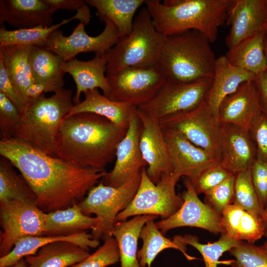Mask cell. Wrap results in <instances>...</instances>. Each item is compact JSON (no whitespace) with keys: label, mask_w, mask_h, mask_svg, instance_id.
<instances>
[{"label":"cell","mask_w":267,"mask_h":267,"mask_svg":"<svg viewBox=\"0 0 267 267\" xmlns=\"http://www.w3.org/2000/svg\"><path fill=\"white\" fill-rule=\"evenodd\" d=\"M220 164L233 174L249 170L257 160L254 142L248 130L219 123Z\"/></svg>","instance_id":"cell-18"},{"label":"cell","mask_w":267,"mask_h":267,"mask_svg":"<svg viewBox=\"0 0 267 267\" xmlns=\"http://www.w3.org/2000/svg\"><path fill=\"white\" fill-rule=\"evenodd\" d=\"M162 128L173 167L172 177L177 181L181 177L189 180L219 161L206 150L194 145L178 131Z\"/></svg>","instance_id":"cell-16"},{"label":"cell","mask_w":267,"mask_h":267,"mask_svg":"<svg viewBox=\"0 0 267 267\" xmlns=\"http://www.w3.org/2000/svg\"><path fill=\"white\" fill-rule=\"evenodd\" d=\"M158 216L148 215L133 217L129 220L117 222L112 236L116 240L120 254V267H141L137 258L138 240L142 227L149 221Z\"/></svg>","instance_id":"cell-31"},{"label":"cell","mask_w":267,"mask_h":267,"mask_svg":"<svg viewBox=\"0 0 267 267\" xmlns=\"http://www.w3.org/2000/svg\"><path fill=\"white\" fill-rule=\"evenodd\" d=\"M266 9H267V20L265 25V32L266 34V38L267 41V0H266Z\"/></svg>","instance_id":"cell-52"},{"label":"cell","mask_w":267,"mask_h":267,"mask_svg":"<svg viewBox=\"0 0 267 267\" xmlns=\"http://www.w3.org/2000/svg\"><path fill=\"white\" fill-rule=\"evenodd\" d=\"M257 76L232 65L226 56L216 58L213 82L206 101L217 121L218 108L222 100L235 91L243 83L255 81Z\"/></svg>","instance_id":"cell-23"},{"label":"cell","mask_w":267,"mask_h":267,"mask_svg":"<svg viewBox=\"0 0 267 267\" xmlns=\"http://www.w3.org/2000/svg\"><path fill=\"white\" fill-rule=\"evenodd\" d=\"M55 10L59 9L78 11L87 4L84 0H44Z\"/></svg>","instance_id":"cell-48"},{"label":"cell","mask_w":267,"mask_h":267,"mask_svg":"<svg viewBox=\"0 0 267 267\" xmlns=\"http://www.w3.org/2000/svg\"><path fill=\"white\" fill-rule=\"evenodd\" d=\"M233 0H146L144 4L157 31L167 37L194 30L211 43L227 17Z\"/></svg>","instance_id":"cell-3"},{"label":"cell","mask_w":267,"mask_h":267,"mask_svg":"<svg viewBox=\"0 0 267 267\" xmlns=\"http://www.w3.org/2000/svg\"><path fill=\"white\" fill-rule=\"evenodd\" d=\"M119 261L118 243L112 236L105 238L103 244L94 253L70 267H107Z\"/></svg>","instance_id":"cell-40"},{"label":"cell","mask_w":267,"mask_h":267,"mask_svg":"<svg viewBox=\"0 0 267 267\" xmlns=\"http://www.w3.org/2000/svg\"><path fill=\"white\" fill-rule=\"evenodd\" d=\"M165 37L157 31L147 9L142 7L134 21L131 32L120 38L108 51L106 74L158 64Z\"/></svg>","instance_id":"cell-6"},{"label":"cell","mask_w":267,"mask_h":267,"mask_svg":"<svg viewBox=\"0 0 267 267\" xmlns=\"http://www.w3.org/2000/svg\"><path fill=\"white\" fill-rule=\"evenodd\" d=\"M222 233L238 241L254 244L265 236V228L262 219L232 204L221 214Z\"/></svg>","instance_id":"cell-24"},{"label":"cell","mask_w":267,"mask_h":267,"mask_svg":"<svg viewBox=\"0 0 267 267\" xmlns=\"http://www.w3.org/2000/svg\"><path fill=\"white\" fill-rule=\"evenodd\" d=\"M83 94L84 99L74 104L67 116L82 112L92 113L107 119L117 126L128 128L131 117L136 107L112 100L101 94L98 89L88 90Z\"/></svg>","instance_id":"cell-25"},{"label":"cell","mask_w":267,"mask_h":267,"mask_svg":"<svg viewBox=\"0 0 267 267\" xmlns=\"http://www.w3.org/2000/svg\"><path fill=\"white\" fill-rule=\"evenodd\" d=\"M144 0H87L86 3L96 9L99 19L112 23L117 28L119 37L129 34L133 27V18Z\"/></svg>","instance_id":"cell-32"},{"label":"cell","mask_w":267,"mask_h":267,"mask_svg":"<svg viewBox=\"0 0 267 267\" xmlns=\"http://www.w3.org/2000/svg\"><path fill=\"white\" fill-rule=\"evenodd\" d=\"M185 245H189L198 250L203 257L205 267H218L219 259L226 251L238 246L241 241L231 238L224 234L213 243H201L198 238L193 235H176L174 239Z\"/></svg>","instance_id":"cell-37"},{"label":"cell","mask_w":267,"mask_h":267,"mask_svg":"<svg viewBox=\"0 0 267 267\" xmlns=\"http://www.w3.org/2000/svg\"><path fill=\"white\" fill-rule=\"evenodd\" d=\"M78 204L46 213L44 235L68 236L94 228L99 219L84 214Z\"/></svg>","instance_id":"cell-30"},{"label":"cell","mask_w":267,"mask_h":267,"mask_svg":"<svg viewBox=\"0 0 267 267\" xmlns=\"http://www.w3.org/2000/svg\"><path fill=\"white\" fill-rule=\"evenodd\" d=\"M231 174H233L225 169L219 162L206 168L195 179L190 181L198 195L205 194Z\"/></svg>","instance_id":"cell-42"},{"label":"cell","mask_w":267,"mask_h":267,"mask_svg":"<svg viewBox=\"0 0 267 267\" xmlns=\"http://www.w3.org/2000/svg\"><path fill=\"white\" fill-rule=\"evenodd\" d=\"M90 18L89 8L87 4L78 10L74 16L49 27L39 26L30 29L8 30L1 26L0 29V47L14 45L42 47L50 35L62 25L75 19H79L80 22L87 25L90 22Z\"/></svg>","instance_id":"cell-29"},{"label":"cell","mask_w":267,"mask_h":267,"mask_svg":"<svg viewBox=\"0 0 267 267\" xmlns=\"http://www.w3.org/2000/svg\"><path fill=\"white\" fill-rule=\"evenodd\" d=\"M163 128L176 130L220 161L219 124L206 100L197 108L160 122Z\"/></svg>","instance_id":"cell-13"},{"label":"cell","mask_w":267,"mask_h":267,"mask_svg":"<svg viewBox=\"0 0 267 267\" xmlns=\"http://www.w3.org/2000/svg\"><path fill=\"white\" fill-rule=\"evenodd\" d=\"M248 131L255 145L257 159L267 164V115L262 112L259 114Z\"/></svg>","instance_id":"cell-44"},{"label":"cell","mask_w":267,"mask_h":267,"mask_svg":"<svg viewBox=\"0 0 267 267\" xmlns=\"http://www.w3.org/2000/svg\"><path fill=\"white\" fill-rule=\"evenodd\" d=\"M65 81L48 82L41 83H33L27 89L26 95L29 101L38 98L48 92L55 93L62 89Z\"/></svg>","instance_id":"cell-47"},{"label":"cell","mask_w":267,"mask_h":267,"mask_svg":"<svg viewBox=\"0 0 267 267\" xmlns=\"http://www.w3.org/2000/svg\"><path fill=\"white\" fill-rule=\"evenodd\" d=\"M32 46L14 45L0 47V55L25 108L29 104L26 91L33 83L30 63Z\"/></svg>","instance_id":"cell-26"},{"label":"cell","mask_w":267,"mask_h":267,"mask_svg":"<svg viewBox=\"0 0 267 267\" xmlns=\"http://www.w3.org/2000/svg\"><path fill=\"white\" fill-rule=\"evenodd\" d=\"M262 220L265 228V236L267 237V207L265 209L264 213Z\"/></svg>","instance_id":"cell-51"},{"label":"cell","mask_w":267,"mask_h":267,"mask_svg":"<svg viewBox=\"0 0 267 267\" xmlns=\"http://www.w3.org/2000/svg\"><path fill=\"white\" fill-rule=\"evenodd\" d=\"M108 62L107 53L95 54L88 61L74 58L63 61V71L72 76L76 84V91L73 98L74 104L81 102L82 93L95 89H100L103 95L109 96L111 89L105 73Z\"/></svg>","instance_id":"cell-21"},{"label":"cell","mask_w":267,"mask_h":267,"mask_svg":"<svg viewBox=\"0 0 267 267\" xmlns=\"http://www.w3.org/2000/svg\"><path fill=\"white\" fill-rule=\"evenodd\" d=\"M46 213L35 203L0 202V257L7 255L16 242L27 236L44 235Z\"/></svg>","instance_id":"cell-11"},{"label":"cell","mask_w":267,"mask_h":267,"mask_svg":"<svg viewBox=\"0 0 267 267\" xmlns=\"http://www.w3.org/2000/svg\"><path fill=\"white\" fill-rule=\"evenodd\" d=\"M233 204L262 219L264 210L261 206L253 183L251 169L236 174Z\"/></svg>","instance_id":"cell-38"},{"label":"cell","mask_w":267,"mask_h":267,"mask_svg":"<svg viewBox=\"0 0 267 267\" xmlns=\"http://www.w3.org/2000/svg\"><path fill=\"white\" fill-rule=\"evenodd\" d=\"M0 92L9 99L22 113L25 107L9 78L3 59L0 55Z\"/></svg>","instance_id":"cell-46"},{"label":"cell","mask_w":267,"mask_h":267,"mask_svg":"<svg viewBox=\"0 0 267 267\" xmlns=\"http://www.w3.org/2000/svg\"><path fill=\"white\" fill-rule=\"evenodd\" d=\"M255 81L259 91L262 112L267 115V71L258 75Z\"/></svg>","instance_id":"cell-49"},{"label":"cell","mask_w":267,"mask_h":267,"mask_svg":"<svg viewBox=\"0 0 267 267\" xmlns=\"http://www.w3.org/2000/svg\"><path fill=\"white\" fill-rule=\"evenodd\" d=\"M141 171L118 187L105 185L99 182L78 204L87 216L94 214L99 221L91 230L93 239L99 241L112 236L118 214L131 203L138 189Z\"/></svg>","instance_id":"cell-7"},{"label":"cell","mask_w":267,"mask_h":267,"mask_svg":"<svg viewBox=\"0 0 267 267\" xmlns=\"http://www.w3.org/2000/svg\"><path fill=\"white\" fill-rule=\"evenodd\" d=\"M212 82L213 78L188 83L167 81L153 99L137 109L161 122L199 107L206 100Z\"/></svg>","instance_id":"cell-10"},{"label":"cell","mask_w":267,"mask_h":267,"mask_svg":"<svg viewBox=\"0 0 267 267\" xmlns=\"http://www.w3.org/2000/svg\"><path fill=\"white\" fill-rule=\"evenodd\" d=\"M7 267H28L27 264L26 263L24 258H22L14 263L13 264L10 265Z\"/></svg>","instance_id":"cell-50"},{"label":"cell","mask_w":267,"mask_h":267,"mask_svg":"<svg viewBox=\"0 0 267 267\" xmlns=\"http://www.w3.org/2000/svg\"><path fill=\"white\" fill-rule=\"evenodd\" d=\"M110 99L137 108L151 101L167 82L159 64L131 67L106 74Z\"/></svg>","instance_id":"cell-8"},{"label":"cell","mask_w":267,"mask_h":267,"mask_svg":"<svg viewBox=\"0 0 267 267\" xmlns=\"http://www.w3.org/2000/svg\"><path fill=\"white\" fill-rule=\"evenodd\" d=\"M73 96L72 89L63 88L50 97L44 94L31 100L21 113L12 137L55 157L60 126L74 105Z\"/></svg>","instance_id":"cell-5"},{"label":"cell","mask_w":267,"mask_h":267,"mask_svg":"<svg viewBox=\"0 0 267 267\" xmlns=\"http://www.w3.org/2000/svg\"><path fill=\"white\" fill-rule=\"evenodd\" d=\"M261 112L255 81H247L222 100L218 111V122L248 130L254 119Z\"/></svg>","instance_id":"cell-20"},{"label":"cell","mask_w":267,"mask_h":267,"mask_svg":"<svg viewBox=\"0 0 267 267\" xmlns=\"http://www.w3.org/2000/svg\"><path fill=\"white\" fill-rule=\"evenodd\" d=\"M21 112L6 96L0 92V133L1 138L12 137Z\"/></svg>","instance_id":"cell-43"},{"label":"cell","mask_w":267,"mask_h":267,"mask_svg":"<svg viewBox=\"0 0 267 267\" xmlns=\"http://www.w3.org/2000/svg\"><path fill=\"white\" fill-rule=\"evenodd\" d=\"M141 129L137 108L131 117L125 135L117 145L114 166L101 179L102 184L120 186L146 168L139 146Z\"/></svg>","instance_id":"cell-15"},{"label":"cell","mask_w":267,"mask_h":267,"mask_svg":"<svg viewBox=\"0 0 267 267\" xmlns=\"http://www.w3.org/2000/svg\"><path fill=\"white\" fill-rule=\"evenodd\" d=\"M253 183L261 207H267V164L256 160L251 168Z\"/></svg>","instance_id":"cell-45"},{"label":"cell","mask_w":267,"mask_h":267,"mask_svg":"<svg viewBox=\"0 0 267 267\" xmlns=\"http://www.w3.org/2000/svg\"><path fill=\"white\" fill-rule=\"evenodd\" d=\"M154 221H148L140 233L139 238L142 240L143 244L138 250L137 258L141 267H151L157 256L162 251L170 248L179 250L188 260L196 259L187 253L186 245L164 236L156 226Z\"/></svg>","instance_id":"cell-34"},{"label":"cell","mask_w":267,"mask_h":267,"mask_svg":"<svg viewBox=\"0 0 267 267\" xmlns=\"http://www.w3.org/2000/svg\"><path fill=\"white\" fill-rule=\"evenodd\" d=\"M261 247L267 252V240L264 243V244Z\"/></svg>","instance_id":"cell-53"},{"label":"cell","mask_w":267,"mask_h":267,"mask_svg":"<svg viewBox=\"0 0 267 267\" xmlns=\"http://www.w3.org/2000/svg\"><path fill=\"white\" fill-rule=\"evenodd\" d=\"M103 31L96 36H90L86 32L85 24L80 22L69 36H64L57 30L53 32L42 47L58 55L64 61L75 58L79 53L94 52L104 54L115 44L119 39L116 27L109 21H104Z\"/></svg>","instance_id":"cell-12"},{"label":"cell","mask_w":267,"mask_h":267,"mask_svg":"<svg viewBox=\"0 0 267 267\" xmlns=\"http://www.w3.org/2000/svg\"><path fill=\"white\" fill-rule=\"evenodd\" d=\"M265 53L267 59V41L266 38V41H265Z\"/></svg>","instance_id":"cell-54"},{"label":"cell","mask_w":267,"mask_h":267,"mask_svg":"<svg viewBox=\"0 0 267 267\" xmlns=\"http://www.w3.org/2000/svg\"><path fill=\"white\" fill-rule=\"evenodd\" d=\"M210 44L194 30L165 37L158 64L167 81L188 83L213 78L216 58Z\"/></svg>","instance_id":"cell-4"},{"label":"cell","mask_w":267,"mask_h":267,"mask_svg":"<svg viewBox=\"0 0 267 267\" xmlns=\"http://www.w3.org/2000/svg\"><path fill=\"white\" fill-rule=\"evenodd\" d=\"M127 130L92 113L67 116L60 126L55 156L78 167L105 170Z\"/></svg>","instance_id":"cell-2"},{"label":"cell","mask_w":267,"mask_h":267,"mask_svg":"<svg viewBox=\"0 0 267 267\" xmlns=\"http://www.w3.org/2000/svg\"><path fill=\"white\" fill-rule=\"evenodd\" d=\"M56 11L44 0H0V23L17 29L49 27Z\"/></svg>","instance_id":"cell-22"},{"label":"cell","mask_w":267,"mask_h":267,"mask_svg":"<svg viewBox=\"0 0 267 267\" xmlns=\"http://www.w3.org/2000/svg\"><path fill=\"white\" fill-rule=\"evenodd\" d=\"M5 158L0 160V202L21 200L36 203V197L22 175Z\"/></svg>","instance_id":"cell-35"},{"label":"cell","mask_w":267,"mask_h":267,"mask_svg":"<svg viewBox=\"0 0 267 267\" xmlns=\"http://www.w3.org/2000/svg\"><path fill=\"white\" fill-rule=\"evenodd\" d=\"M63 60L58 55L45 49L32 46L30 63L33 83L64 81L62 69Z\"/></svg>","instance_id":"cell-36"},{"label":"cell","mask_w":267,"mask_h":267,"mask_svg":"<svg viewBox=\"0 0 267 267\" xmlns=\"http://www.w3.org/2000/svg\"><path fill=\"white\" fill-rule=\"evenodd\" d=\"M266 34L260 32L228 50L226 56L233 65L258 76L267 71Z\"/></svg>","instance_id":"cell-33"},{"label":"cell","mask_w":267,"mask_h":267,"mask_svg":"<svg viewBox=\"0 0 267 267\" xmlns=\"http://www.w3.org/2000/svg\"><path fill=\"white\" fill-rule=\"evenodd\" d=\"M266 20V0H233L226 22L230 26L225 41L228 49L265 31Z\"/></svg>","instance_id":"cell-19"},{"label":"cell","mask_w":267,"mask_h":267,"mask_svg":"<svg viewBox=\"0 0 267 267\" xmlns=\"http://www.w3.org/2000/svg\"><path fill=\"white\" fill-rule=\"evenodd\" d=\"M184 184L185 190L181 195L183 200L181 207L170 217L156 222L157 228L163 234L177 227L189 226L222 234L221 215L200 200L190 181L186 178Z\"/></svg>","instance_id":"cell-14"},{"label":"cell","mask_w":267,"mask_h":267,"mask_svg":"<svg viewBox=\"0 0 267 267\" xmlns=\"http://www.w3.org/2000/svg\"><path fill=\"white\" fill-rule=\"evenodd\" d=\"M235 178L236 175L231 174L205 194V203L221 215L227 206L233 203Z\"/></svg>","instance_id":"cell-41"},{"label":"cell","mask_w":267,"mask_h":267,"mask_svg":"<svg viewBox=\"0 0 267 267\" xmlns=\"http://www.w3.org/2000/svg\"><path fill=\"white\" fill-rule=\"evenodd\" d=\"M57 241L72 242L88 250L99 245V241L93 239L91 234L87 231L62 236H27L19 239L7 255L0 258V267H9L27 256L35 255L43 246Z\"/></svg>","instance_id":"cell-27"},{"label":"cell","mask_w":267,"mask_h":267,"mask_svg":"<svg viewBox=\"0 0 267 267\" xmlns=\"http://www.w3.org/2000/svg\"><path fill=\"white\" fill-rule=\"evenodd\" d=\"M142 129L139 146L147 164L146 171L150 180L157 184L163 175H172L173 167L160 122L137 109Z\"/></svg>","instance_id":"cell-17"},{"label":"cell","mask_w":267,"mask_h":267,"mask_svg":"<svg viewBox=\"0 0 267 267\" xmlns=\"http://www.w3.org/2000/svg\"><path fill=\"white\" fill-rule=\"evenodd\" d=\"M88 250L68 241H57L24 258L28 267H70L89 255Z\"/></svg>","instance_id":"cell-28"},{"label":"cell","mask_w":267,"mask_h":267,"mask_svg":"<svg viewBox=\"0 0 267 267\" xmlns=\"http://www.w3.org/2000/svg\"><path fill=\"white\" fill-rule=\"evenodd\" d=\"M177 182L171 175H163L159 181L154 184L149 178L146 168L142 169L137 192L129 205L118 214L116 222L140 215H156L164 219L172 216L183 202L181 196L176 192Z\"/></svg>","instance_id":"cell-9"},{"label":"cell","mask_w":267,"mask_h":267,"mask_svg":"<svg viewBox=\"0 0 267 267\" xmlns=\"http://www.w3.org/2000/svg\"><path fill=\"white\" fill-rule=\"evenodd\" d=\"M229 252L235 258L228 263L232 267H267V252L261 246L241 241Z\"/></svg>","instance_id":"cell-39"},{"label":"cell","mask_w":267,"mask_h":267,"mask_svg":"<svg viewBox=\"0 0 267 267\" xmlns=\"http://www.w3.org/2000/svg\"><path fill=\"white\" fill-rule=\"evenodd\" d=\"M0 154L19 171L46 213L79 203L107 173L75 166L13 137L1 138Z\"/></svg>","instance_id":"cell-1"}]
</instances>
